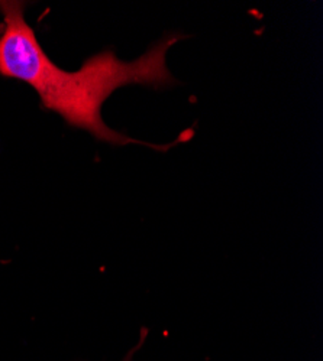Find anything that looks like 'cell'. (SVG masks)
Listing matches in <instances>:
<instances>
[{"label":"cell","instance_id":"cell-1","mask_svg":"<svg viewBox=\"0 0 323 361\" xmlns=\"http://www.w3.org/2000/svg\"><path fill=\"white\" fill-rule=\"evenodd\" d=\"M25 9L26 4L18 0L0 2V75L34 88L44 110L61 116L69 126L89 132L96 140L116 146L143 145L161 152L177 143H146L116 132L106 125L102 109L117 88H165L177 82L167 67V54L186 39L184 35H167L132 61L105 49L87 58L77 71H66L41 47L35 29L25 19Z\"/></svg>","mask_w":323,"mask_h":361}]
</instances>
